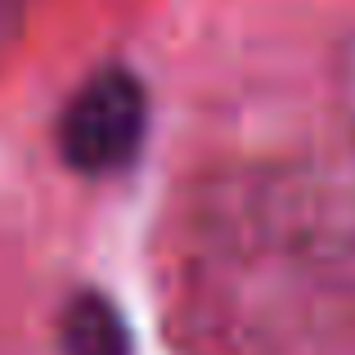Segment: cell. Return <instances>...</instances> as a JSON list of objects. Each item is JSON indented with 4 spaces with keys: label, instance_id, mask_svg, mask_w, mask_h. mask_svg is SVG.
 <instances>
[{
    "label": "cell",
    "instance_id": "5",
    "mask_svg": "<svg viewBox=\"0 0 355 355\" xmlns=\"http://www.w3.org/2000/svg\"><path fill=\"white\" fill-rule=\"evenodd\" d=\"M27 5H32V0H0V45L18 36V27H23V18H27Z\"/></svg>",
    "mask_w": 355,
    "mask_h": 355
},
{
    "label": "cell",
    "instance_id": "3",
    "mask_svg": "<svg viewBox=\"0 0 355 355\" xmlns=\"http://www.w3.org/2000/svg\"><path fill=\"white\" fill-rule=\"evenodd\" d=\"M59 351L63 355H130V324L113 297L86 293L68 297L59 311Z\"/></svg>",
    "mask_w": 355,
    "mask_h": 355
},
{
    "label": "cell",
    "instance_id": "4",
    "mask_svg": "<svg viewBox=\"0 0 355 355\" xmlns=\"http://www.w3.org/2000/svg\"><path fill=\"white\" fill-rule=\"evenodd\" d=\"M333 104H338V117L347 121V130L355 135V36H347L333 54Z\"/></svg>",
    "mask_w": 355,
    "mask_h": 355
},
{
    "label": "cell",
    "instance_id": "1",
    "mask_svg": "<svg viewBox=\"0 0 355 355\" xmlns=\"http://www.w3.org/2000/svg\"><path fill=\"white\" fill-rule=\"evenodd\" d=\"M207 248L243 266L342 270L355 261V175L329 162L243 171L211 193Z\"/></svg>",
    "mask_w": 355,
    "mask_h": 355
},
{
    "label": "cell",
    "instance_id": "2",
    "mask_svg": "<svg viewBox=\"0 0 355 355\" xmlns=\"http://www.w3.org/2000/svg\"><path fill=\"white\" fill-rule=\"evenodd\" d=\"M148 135V95L130 68H99L59 113V157L77 175H117Z\"/></svg>",
    "mask_w": 355,
    "mask_h": 355
}]
</instances>
